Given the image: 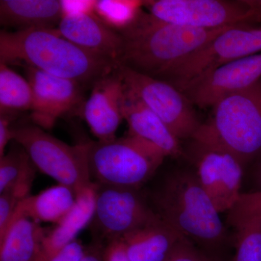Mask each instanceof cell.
I'll return each instance as SVG.
<instances>
[{"label": "cell", "mask_w": 261, "mask_h": 261, "mask_svg": "<svg viewBox=\"0 0 261 261\" xmlns=\"http://www.w3.org/2000/svg\"><path fill=\"white\" fill-rule=\"evenodd\" d=\"M0 62L32 67L83 86L93 85L119 65L78 47L57 29L1 31Z\"/></svg>", "instance_id": "obj_1"}, {"label": "cell", "mask_w": 261, "mask_h": 261, "mask_svg": "<svg viewBox=\"0 0 261 261\" xmlns=\"http://www.w3.org/2000/svg\"><path fill=\"white\" fill-rule=\"evenodd\" d=\"M229 28H189L162 21L144 11L134 25L120 34L123 47L119 65L163 80L168 72Z\"/></svg>", "instance_id": "obj_2"}, {"label": "cell", "mask_w": 261, "mask_h": 261, "mask_svg": "<svg viewBox=\"0 0 261 261\" xmlns=\"http://www.w3.org/2000/svg\"><path fill=\"white\" fill-rule=\"evenodd\" d=\"M149 202L163 221L206 253L218 251L226 243L227 232L220 213L195 173L170 175Z\"/></svg>", "instance_id": "obj_3"}, {"label": "cell", "mask_w": 261, "mask_h": 261, "mask_svg": "<svg viewBox=\"0 0 261 261\" xmlns=\"http://www.w3.org/2000/svg\"><path fill=\"white\" fill-rule=\"evenodd\" d=\"M212 108V118L200 125L192 140L226 149L244 166L260 157L261 80L249 88L221 98Z\"/></svg>", "instance_id": "obj_4"}, {"label": "cell", "mask_w": 261, "mask_h": 261, "mask_svg": "<svg viewBox=\"0 0 261 261\" xmlns=\"http://www.w3.org/2000/svg\"><path fill=\"white\" fill-rule=\"evenodd\" d=\"M84 142L91 179L96 184L141 190L166 157L156 146L129 135Z\"/></svg>", "instance_id": "obj_5"}, {"label": "cell", "mask_w": 261, "mask_h": 261, "mask_svg": "<svg viewBox=\"0 0 261 261\" xmlns=\"http://www.w3.org/2000/svg\"><path fill=\"white\" fill-rule=\"evenodd\" d=\"M12 140L23 147L37 169L75 195L92 185L84 140L68 145L34 123L13 126Z\"/></svg>", "instance_id": "obj_6"}, {"label": "cell", "mask_w": 261, "mask_h": 261, "mask_svg": "<svg viewBox=\"0 0 261 261\" xmlns=\"http://www.w3.org/2000/svg\"><path fill=\"white\" fill-rule=\"evenodd\" d=\"M159 219L140 190L96 184L92 240L106 246Z\"/></svg>", "instance_id": "obj_7"}, {"label": "cell", "mask_w": 261, "mask_h": 261, "mask_svg": "<svg viewBox=\"0 0 261 261\" xmlns=\"http://www.w3.org/2000/svg\"><path fill=\"white\" fill-rule=\"evenodd\" d=\"M145 7L162 21L204 30L250 25L261 20L258 1L147 0Z\"/></svg>", "instance_id": "obj_8"}, {"label": "cell", "mask_w": 261, "mask_h": 261, "mask_svg": "<svg viewBox=\"0 0 261 261\" xmlns=\"http://www.w3.org/2000/svg\"><path fill=\"white\" fill-rule=\"evenodd\" d=\"M123 82L168 126L178 140L192 139L201 123L191 101L166 81L119 65Z\"/></svg>", "instance_id": "obj_9"}, {"label": "cell", "mask_w": 261, "mask_h": 261, "mask_svg": "<svg viewBox=\"0 0 261 261\" xmlns=\"http://www.w3.org/2000/svg\"><path fill=\"white\" fill-rule=\"evenodd\" d=\"M260 51L261 29L231 27L168 72L162 80L178 88L221 65Z\"/></svg>", "instance_id": "obj_10"}, {"label": "cell", "mask_w": 261, "mask_h": 261, "mask_svg": "<svg viewBox=\"0 0 261 261\" xmlns=\"http://www.w3.org/2000/svg\"><path fill=\"white\" fill-rule=\"evenodd\" d=\"M194 143L199 183L220 214L227 212L242 194L243 164L236 156L218 146Z\"/></svg>", "instance_id": "obj_11"}, {"label": "cell", "mask_w": 261, "mask_h": 261, "mask_svg": "<svg viewBox=\"0 0 261 261\" xmlns=\"http://www.w3.org/2000/svg\"><path fill=\"white\" fill-rule=\"evenodd\" d=\"M261 80V54L230 62L178 87L198 107H213L228 94L249 88Z\"/></svg>", "instance_id": "obj_12"}, {"label": "cell", "mask_w": 261, "mask_h": 261, "mask_svg": "<svg viewBox=\"0 0 261 261\" xmlns=\"http://www.w3.org/2000/svg\"><path fill=\"white\" fill-rule=\"evenodd\" d=\"M23 67L33 90V123L44 130L51 129L58 118L80 106L83 85L32 67Z\"/></svg>", "instance_id": "obj_13"}, {"label": "cell", "mask_w": 261, "mask_h": 261, "mask_svg": "<svg viewBox=\"0 0 261 261\" xmlns=\"http://www.w3.org/2000/svg\"><path fill=\"white\" fill-rule=\"evenodd\" d=\"M92 92L82 106L84 121L98 141L116 139L123 117L126 84L119 65L92 86Z\"/></svg>", "instance_id": "obj_14"}, {"label": "cell", "mask_w": 261, "mask_h": 261, "mask_svg": "<svg viewBox=\"0 0 261 261\" xmlns=\"http://www.w3.org/2000/svg\"><path fill=\"white\" fill-rule=\"evenodd\" d=\"M57 30L63 37L89 53L104 57L119 65L123 40L92 13L65 15Z\"/></svg>", "instance_id": "obj_15"}, {"label": "cell", "mask_w": 261, "mask_h": 261, "mask_svg": "<svg viewBox=\"0 0 261 261\" xmlns=\"http://www.w3.org/2000/svg\"><path fill=\"white\" fill-rule=\"evenodd\" d=\"M227 213L234 232L233 261H261V190L242 193Z\"/></svg>", "instance_id": "obj_16"}, {"label": "cell", "mask_w": 261, "mask_h": 261, "mask_svg": "<svg viewBox=\"0 0 261 261\" xmlns=\"http://www.w3.org/2000/svg\"><path fill=\"white\" fill-rule=\"evenodd\" d=\"M123 117L128 123V135L156 146L166 157L177 158L181 155L180 140L126 86Z\"/></svg>", "instance_id": "obj_17"}, {"label": "cell", "mask_w": 261, "mask_h": 261, "mask_svg": "<svg viewBox=\"0 0 261 261\" xmlns=\"http://www.w3.org/2000/svg\"><path fill=\"white\" fill-rule=\"evenodd\" d=\"M184 238L160 218L121 240L130 261H166Z\"/></svg>", "instance_id": "obj_18"}, {"label": "cell", "mask_w": 261, "mask_h": 261, "mask_svg": "<svg viewBox=\"0 0 261 261\" xmlns=\"http://www.w3.org/2000/svg\"><path fill=\"white\" fill-rule=\"evenodd\" d=\"M62 17L61 3L58 0L0 1V23L16 31L57 29Z\"/></svg>", "instance_id": "obj_19"}, {"label": "cell", "mask_w": 261, "mask_h": 261, "mask_svg": "<svg viewBox=\"0 0 261 261\" xmlns=\"http://www.w3.org/2000/svg\"><path fill=\"white\" fill-rule=\"evenodd\" d=\"M75 201L76 195L69 187L63 185L51 187L20 201L12 221L27 217L38 223L50 222L57 225L70 214Z\"/></svg>", "instance_id": "obj_20"}, {"label": "cell", "mask_w": 261, "mask_h": 261, "mask_svg": "<svg viewBox=\"0 0 261 261\" xmlns=\"http://www.w3.org/2000/svg\"><path fill=\"white\" fill-rule=\"evenodd\" d=\"M46 233L34 220L27 217L13 220L0 241V261H35Z\"/></svg>", "instance_id": "obj_21"}, {"label": "cell", "mask_w": 261, "mask_h": 261, "mask_svg": "<svg viewBox=\"0 0 261 261\" xmlns=\"http://www.w3.org/2000/svg\"><path fill=\"white\" fill-rule=\"evenodd\" d=\"M37 170L23 147L15 142L9 152L0 158V193L10 192L20 200L27 198Z\"/></svg>", "instance_id": "obj_22"}, {"label": "cell", "mask_w": 261, "mask_h": 261, "mask_svg": "<svg viewBox=\"0 0 261 261\" xmlns=\"http://www.w3.org/2000/svg\"><path fill=\"white\" fill-rule=\"evenodd\" d=\"M32 103V87L27 79L0 62V115L15 116L31 111Z\"/></svg>", "instance_id": "obj_23"}, {"label": "cell", "mask_w": 261, "mask_h": 261, "mask_svg": "<svg viewBox=\"0 0 261 261\" xmlns=\"http://www.w3.org/2000/svg\"><path fill=\"white\" fill-rule=\"evenodd\" d=\"M145 4L142 0H96L94 13L108 28L121 34L138 20Z\"/></svg>", "instance_id": "obj_24"}, {"label": "cell", "mask_w": 261, "mask_h": 261, "mask_svg": "<svg viewBox=\"0 0 261 261\" xmlns=\"http://www.w3.org/2000/svg\"><path fill=\"white\" fill-rule=\"evenodd\" d=\"M166 261H218L208 254L196 247L195 244L182 239Z\"/></svg>", "instance_id": "obj_25"}, {"label": "cell", "mask_w": 261, "mask_h": 261, "mask_svg": "<svg viewBox=\"0 0 261 261\" xmlns=\"http://www.w3.org/2000/svg\"><path fill=\"white\" fill-rule=\"evenodd\" d=\"M20 199L10 192L0 193V241L6 235Z\"/></svg>", "instance_id": "obj_26"}, {"label": "cell", "mask_w": 261, "mask_h": 261, "mask_svg": "<svg viewBox=\"0 0 261 261\" xmlns=\"http://www.w3.org/2000/svg\"><path fill=\"white\" fill-rule=\"evenodd\" d=\"M87 252V246L75 239L65 245L51 261H82Z\"/></svg>", "instance_id": "obj_27"}, {"label": "cell", "mask_w": 261, "mask_h": 261, "mask_svg": "<svg viewBox=\"0 0 261 261\" xmlns=\"http://www.w3.org/2000/svg\"><path fill=\"white\" fill-rule=\"evenodd\" d=\"M61 3L62 13H63V17L65 15L82 14V13L94 12L95 0H94V1L62 0Z\"/></svg>", "instance_id": "obj_28"}, {"label": "cell", "mask_w": 261, "mask_h": 261, "mask_svg": "<svg viewBox=\"0 0 261 261\" xmlns=\"http://www.w3.org/2000/svg\"><path fill=\"white\" fill-rule=\"evenodd\" d=\"M103 261H130L121 240H115L105 246Z\"/></svg>", "instance_id": "obj_29"}, {"label": "cell", "mask_w": 261, "mask_h": 261, "mask_svg": "<svg viewBox=\"0 0 261 261\" xmlns=\"http://www.w3.org/2000/svg\"><path fill=\"white\" fill-rule=\"evenodd\" d=\"M15 116L0 115V158L5 155V148L12 140V130Z\"/></svg>", "instance_id": "obj_30"}, {"label": "cell", "mask_w": 261, "mask_h": 261, "mask_svg": "<svg viewBox=\"0 0 261 261\" xmlns=\"http://www.w3.org/2000/svg\"><path fill=\"white\" fill-rule=\"evenodd\" d=\"M105 245L92 240L87 246V252L82 261H103V250Z\"/></svg>", "instance_id": "obj_31"}, {"label": "cell", "mask_w": 261, "mask_h": 261, "mask_svg": "<svg viewBox=\"0 0 261 261\" xmlns=\"http://www.w3.org/2000/svg\"><path fill=\"white\" fill-rule=\"evenodd\" d=\"M255 179L259 186L258 190H261V155L259 157V161L255 169Z\"/></svg>", "instance_id": "obj_32"}, {"label": "cell", "mask_w": 261, "mask_h": 261, "mask_svg": "<svg viewBox=\"0 0 261 261\" xmlns=\"http://www.w3.org/2000/svg\"><path fill=\"white\" fill-rule=\"evenodd\" d=\"M258 4H259V9H260V17H261V0H260V1H258Z\"/></svg>", "instance_id": "obj_33"}]
</instances>
